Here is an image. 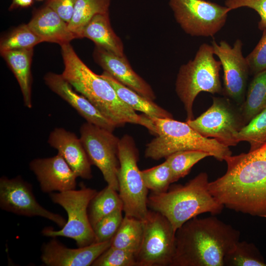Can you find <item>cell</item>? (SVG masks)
<instances>
[{"mask_svg":"<svg viewBox=\"0 0 266 266\" xmlns=\"http://www.w3.org/2000/svg\"><path fill=\"white\" fill-rule=\"evenodd\" d=\"M19 85L24 105L32 107L31 64L33 48L13 50L0 53Z\"/></svg>","mask_w":266,"mask_h":266,"instance_id":"obj_22","label":"cell"},{"mask_svg":"<svg viewBox=\"0 0 266 266\" xmlns=\"http://www.w3.org/2000/svg\"><path fill=\"white\" fill-rule=\"evenodd\" d=\"M142 221V239L135 255L137 266H170L175 253L176 233L170 222L151 209Z\"/></svg>","mask_w":266,"mask_h":266,"instance_id":"obj_10","label":"cell"},{"mask_svg":"<svg viewBox=\"0 0 266 266\" xmlns=\"http://www.w3.org/2000/svg\"><path fill=\"white\" fill-rule=\"evenodd\" d=\"M223 70V95L238 105L243 102L250 74L246 57L242 55L243 43L236 39L233 47L225 40L211 42Z\"/></svg>","mask_w":266,"mask_h":266,"instance_id":"obj_13","label":"cell"},{"mask_svg":"<svg viewBox=\"0 0 266 266\" xmlns=\"http://www.w3.org/2000/svg\"><path fill=\"white\" fill-rule=\"evenodd\" d=\"M100 76L112 85L119 98L134 110L151 117L173 118L170 112L125 86L107 72L104 71Z\"/></svg>","mask_w":266,"mask_h":266,"instance_id":"obj_23","label":"cell"},{"mask_svg":"<svg viewBox=\"0 0 266 266\" xmlns=\"http://www.w3.org/2000/svg\"><path fill=\"white\" fill-rule=\"evenodd\" d=\"M111 0H77L72 18L68 24L70 31L76 38L96 15L109 12Z\"/></svg>","mask_w":266,"mask_h":266,"instance_id":"obj_26","label":"cell"},{"mask_svg":"<svg viewBox=\"0 0 266 266\" xmlns=\"http://www.w3.org/2000/svg\"><path fill=\"white\" fill-rule=\"evenodd\" d=\"M118 173V194L125 215L143 220L149 210L148 191L137 162L138 151L133 138L125 134L120 139Z\"/></svg>","mask_w":266,"mask_h":266,"instance_id":"obj_8","label":"cell"},{"mask_svg":"<svg viewBox=\"0 0 266 266\" xmlns=\"http://www.w3.org/2000/svg\"><path fill=\"white\" fill-rule=\"evenodd\" d=\"M29 168L44 193L63 192L76 188L77 175L58 153L50 157L33 159L30 162Z\"/></svg>","mask_w":266,"mask_h":266,"instance_id":"obj_15","label":"cell"},{"mask_svg":"<svg viewBox=\"0 0 266 266\" xmlns=\"http://www.w3.org/2000/svg\"><path fill=\"white\" fill-rule=\"evenodd\" d=\"M117 192L107 185L92 199L88 212L93 228L103 217L117 210H123V203Z\"/></svg>","mask_w":266,"mask_h":266,"instance_id":"obj_27","label":"cell"},{"mask_svg":"<svg viewBox=\"0 0 266 266\" xmlns=\"http://www.w3.org/2000/svg\"><path fill=\"white\" fill-rule=\"evenodd\" d=\"M253 50L246 57L250 74H255L266 70V29Z\"/></svg>","mask_w":266,"mask_h":266,"instance_id":"obj_35","label":"cell"},{"mask_svg":"<svg viewBox=\"0 0 266 266\" xmlns=\"http://www.w3.org/2000/svg\"><path fill=\"white\" fill-rule=\"evenodd\" d=\"M143 221L125 215L117 232L111 239V246L136 255L142 241Z\"/></svg>","mask_w":266,"mask_h":266,"instance_id":"obj_25","label":"cell"},{"mask_svg":"<svg viewBox=\"0 0 266 266\" xmlns=\"http://www.w3.org/2000/svg\"><path fill=\"white\" fill-rule=\"evenodd\" d=\"M209 183L208 174L200 172L184 185L170 186L163 193L151 192L148 196V207L165 216L176 232L200 214L222 212L224 206L211 194Z\"/></svg>","mask_w":266,"mask_h":266,"instance_id":"obj_4","label":"cell"},{"mask_svg":"<svg viewBox=\"0 0 266 266\" xmlns=\"http://www.w3.org/2000/svg\"><path fill=\"white\" fill-rule=\"evenodd\" d=\"M211 156L207 152L200 150H186L174 153L166 158L169 166L173 183L184 177L192 167L202 159Z\"/></svg>","mask_w":266,"mask_h":266,"instance_id":"obj_29","label":"cell"},{"mask_svg":"<svg viewBox=\"0 0 266 266\" xmlns=\"http://www.w3.org/2000/svg\"><path fill=\"white\" fill-rule=\"evenodd\" d=\"M98 191L81 185L78 190L51 193L52 201L62 206L66 211L67 219L59 230L46 227L41 232L47 237L62 236L73 239L79 247L95 243L93 228L90 223L88 209L92 199Z\"/></svg>","mask_w":266,"mask_h":266,"instance_id":"obj_7","label":"cell"},{"mask_svg":"<svg viewBox=\"0 0 266 266\" xmlns=\"http://www.w3.org/2000/svg\"><path fill=\"white\" fill-rule=\"evenodd\" d=\"M83 37L108 52L120 56L125 55L122 41L111 27L109 12L94 16L83 29L81 38Z\"/></svg>","mask_w":266,"mask_h":266,"instance_id":"obj_21","label":"cell"},{"mask_svg":"<svg viewBox=\"0 0 266 266\" xmlns=\"http://www.w3.org/2000/svg\"><path fill=\"white\" fill-rule=\"evenodd\" d=\"M77 0H47L46 5L54 10L67 24L70 22Z\"/></svg>","mask_w":266,"mask_h":266,"instance_id":"obj_37","label":"cell"},{"mask_svg":"<svg viewBox=\"0 0 266 266\" xmlns=\"http://www.w3.org/2000/svg\"><path fill=\"white\" fill-rule=\"evenodd\" d=\"M64 69L63 77L78 93L87 98L116 127L127 123L146 128L153 134L155 127L150 117L138 115L119 98L112 85L94 73L79 58L70 43L61 45Z\"/></svg>","mask_w":266,"mask_h":266,"instance_id":"obj_3","label":"cell"},{"mask_svg":"<svg viewBox=\"0 0 266 266\" xmlns=\"http://www.w3.org/2000/svg\"><path fill=\"white\" fill-rule=\"evenodd\" d=\"M212 101L207 110L186 123L205 137H212L229 147L236 145L235 136L246 125L240 105L226 97H213Z\"/></svg>","mask_w":266,"mask_h":266,"instance_id":"obj_11","label":"cell"},{"mask_svg":"<svg viewBox=\"0 0 266 266\" xmlns=\"http://www.w3.org/2000/svg\"><path fill=\"white\" fill-rule=\"evenodd\" d=\"M122 209L117 210L100 220L93 227L96 242L111 240L123 219Z\"/></svg>","mask_w":266,"mask_h":266,"instance_id":"obj_34","label":"cell"},{"mask_svg":"<svg viewBox=\"0 0 266 266\" xmlns=\"http://www.w3.org/2000/svg\"><path fill=\"white\" fill-rule=\"evenodd\" d=\"M41 39L31 30L28 24H23L15 28L1 38L0 53L13 50L33 49Z\"/></svg>","mask_w":266,"mask_h":266,"instance_id":"obj_30","label":"cell"},{"mask_svg":"<svg viewBox=\"0 0 266 266\" xmlns=\"http://www.w3.org/2000/svg\"><path fill=\"white\" fill-rule=\"evenodd\" d=\"M33 0H12L9 10H11L18 7H29L33 4Z\"/></svg>","mask_w":266,"mask_h":266,"instance_id":"obj_38","label":"cell"},{"mask_svg":"<svg viewBox=\"0 0 266 266\" xmlns=\"http://www.w3.org/2000/svg\"><path fill=\"white\" fill-rule=\"evenodd\" d=\"M224 266H266V263L255 245L238 241L225 256Z\"/></svg>","mask_w":266,"mask_h":266,"instance_id":"obj_28","label":"cell"},{"mask_svg":"<svg viewBox=\"0 0 266 266\" xmlns=\"http://www.w3.org/2000/svg\"><path fill=\"white\" fill-rule=\"evenodd\" d=\"M174 18L192 36L212 37L224 26L231 9L205 0H169Z\"/></svg>","mask_w":266,"mask_h":266,"instance_id":"obj_9","label":"cell"},{"mask_svg":"<svg viewBox=\"0 0 266 266\" xmlns=\"http://www.w3.org/2000/svg\"><path fill=\"white\" fill-rule=\"evenodd\" d=\"M28 25L42 42L56 43L61 46L76 38L68 24L47 5L36 10Z\"/></svg>","mask_w":266,"mask_h":266,"instance_id":"obj_20","label":"cell"},{"mask_svg":"<svg viewBox=\"0 0 266 266\" xmlns=\"http://www.w3.org/2000/svg\"><path fill=\"white\" fill-rule=\"evenodd\" d=\"M225 5L231 10L240 7H248L256 11L260 17L258 28L266 29V0H226Z\"/></svg>","mask_w":266,"mask_h":266,"instance_id":"obj_36","label":"cell"},{"mask_svg":"<svg viewBox=\"0 0 266 266\" xmlns=\"http://www.w3.org/2000/svg\"><path fill=\"white\" fill-rule=\"evenodd\" d=\"M111 240L70 248L53 238L41 247V262L48 266H90L108 248Z\"/></svg>","mask_w":266,"mask_h":266,"instance_id":"obj_16","label":"cell"},{"mask_svg":"<svg viewBox=\"0 0 266 266\" xmlns=\"http://www.w3.org/2000/svg\"></svg>","mask_w":266,"mask_h":266,"instance_id":"obj_39","label":"cell"},{"mask_svg":"<svg viewBox=\"0 0 266 266\" xmlns=\"http://www.w3.org/2000/svg\"><path fill=\"white\" fill-rule=\"evenodd\" d=\"M141 173L145 186L153 193L166 192L173 183L171 170L166 160L158 166L141 170Z\"/></svg>","mask_w":266,"mask_h":266,"instance_id":"obj_32","label":"cell"},{"mask_svg":"<svg viewBox=\"0 0 266 266\" xmlns=\"http://www.w3.org/2000/svg\"><path fill=\"white\" fill-rule=\"evenodd\" d=\"M266 107V70L255 75L247 87L245 100L240 105L246 125Z\"/></svg>","mask_w":266,"mask_h":266,"instance_id":"obj_24","label":"cell"},{"mask_svg":"<svg viewBox=\"0 0 266 266\" xmlns=\"http://www.w3.org/2000/svg\"><path fill=\"white\" fill-rule=\"evenodd\" d=\"M79 133L91 164L100 169L107 186L118 191L120 139L112 132L87 122L81 125Z\"/></svg>","mask_w":266,"mask_h":266,"instance_id":"obj_12","label":"cell"},{"mask_svg":"<svg viewBox=\"0 0 266 266\" xmlns=\"http://www.w3.org/2000/svg\"><path fill=\"white\" fill-rule=\"evenodd\" d=\"M0 207L2 210L26 217L39 216L62 228L66 220L61 215L41 206L36 200L32 186L21 176L0 178Z\"/></svg>","mask_w":266,"mask_h":266,"instance_id":"obj_14","label":"cell"},{"mask_svg":"<svg viewBox=\"0 0 266 266\" xmlns=\"http://www.w3.org/2000/svg\"><path fill=\"white\" fill-rule=\"evenodd\" d=\"M240 233L215 216L193 218L175 233L170 266H224V259L239 241Z\"/></svg>","mask_w":266,"mask_h":266,"instance_id":"obj_2","label":"cell"},{"mask_svg":"<svg viewBox=\"0 0 266 266\" xmlns=\"http://www.w3.org/2000/svg\"><path fill=\"white\" fill-rule=\"evenodd\" d=\"M93 56L104 71L119 82L147 99H156L151 86L133 70L125 55L120 56L96 46Z\"/></svg>","mask_w":266,"mask_h":266,"instance_id":"obj_18","label":"cell"},{"mask_svg":"<svg viewBox=\"0 0 266 266\" xmlns=\"http://www.w3.org/2000/svg\"><path fill=\"white\" fill-rule=\"evenodd\" d=\"M211 45L203 43L199 47L194 58L179 68L176 81L175 91L183 103L187 120L194 119L193 103L201 92L223 94L220 79L221 64L214 58Z\"/></svg>","mask_w":266,"mask_h":266,"instance_id":"obj_6","label":"cell"},{"mask_svg":"<svg viewBox=\"0 0 266 266\" xmlns=\"http://www.w3.org/2000/svg\"><path fill=\"white\" fill-rule=\"evenodd\" d=\"M47 142L58 151L77 177L92 178V164L80 137L74 133L63 128H56L50 133Z\"/></svg>","mask_w":266,"mask_h":266,"instance_id":"obj_19","label":"cell"},{"mask_svg":"<svg viewBox=\"0 0 266 266\" xmlns=\"http://www.w3.org/2000/svg\"><path fill=\"white\" fill-rule=\"evenodd\" d=\"M224 161L225 173L209 182L211 194L230 209L266 218V142Z\"/></svg>","mask_w":266,"mask_h":266,"instance_id":"obj_1","label":"cell"},{"mask_svg":"<svg viewBox=\"0 0 266 266\" xmlns=\"http://www.w3.org/2000/svg\"><path fill=\"white\" fill-rule=\"evenodd\" d=\"M93 266H137L135 255L110 246L92 264Z\"/></svg>","mask_w":266,"mask_h":266,"instance_id":"obj_33","label":"cell"},{"mask_svg":"<svg viewBox=\"0 0 266 266\" xmlns=\"http://www.w3.org/2000/svg\"><path fill=\"white\" fill-rule=\"evenodd\" d=\"M149 117L155 127L156 137L146 145L144 156L147 158L159 160L186 150L206 152L219 161L232 155L229 146L216 139L202 136L186 122L173 118Z\"/></svg>","mask_w":266,"mask_h":266,"instance_id":"obj_5","label":"cell"},{"mask_svg":"<svg viewBox=\"0 0 266 266\" xmlns=\"http://www.w3.org/2000/svg\"><path fill=\"white\" fill-rule=\"evenodd\" d=\"M44 80L52 91L67 102L86 122L112 132L117 128L87 98L73 89L62 74L48 72Z\"/></svg>","mask_w":266,"mask_h":266,"instance_id":"obj_17","label":"cell"},{"mask_svg":"<svg viewBox=\"0 0 266 266\" xmlns=\"http://www.w3.org/2000/svg\"><path fill=\"white\" fill-rule=\"evenodd\" d=\"M237 142L247 141L249 151L255 150L266 142V107L245 125L235 136Z\"/></svg>","mask_w":266,"mask_h":266,"instance_id":"obj_31","label":"cell"}]
</instances>
